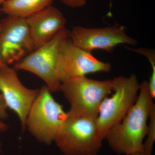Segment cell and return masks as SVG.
<instances>
[{
  "instance_id": "1",
  "label": "cell",
  "mask_w": 155,
  "mask_h": 155,
  "mask_svg": "<svg viewBox=\"0 0 155 155\" xmlns=\"http://www.w3.org/2000/svg\"><path fill=\"white\" fill-rule=\"evenodd\" d=\"M138 93L135 102L124 118L108 130L105 137L112 150L119 154L143 152L148 121L155 104L150 94L148 81L140 84Z\"/></svg>"
},
{
  "instance_id": "2",
  "label": "cell",
  "mask_w": 155,
  "mask_h": 155,
  "mask_svg": "<svg viewBox=\"0 0 155 155\" xmlns=\"http://www.w3.org/2000/svg\"><path fill=\"white\" fill-rule=\"evenodd\" d=\"M61 91L70 104L68 116L96 118L101 103L113 91V81L73 78L62 82Z\"/></svg>"
},
{
  "instance_id": "3",
  "label": "cell",
  "mask_w": 155,
  "mask_h": 155,
  "mask_svg": "<svg viewBox=\"0 0 155 155\" xmlns=\"http://www.w3.org/2000/svg\"><path fill=\"white\" fill-rule=\"evenodd\" d=\"M104 139L96 118L68 116L54 142L65 155H97Z\"/></svg>"
},
{
  "instance_id": "4",
  "label": "cell",
  "mask_w": 155,
  "mask_h": 155,
  "mask_svg": "<svg viewBox=\"0 0 155 155\" xmlns=\"http://www.w3.org/2000/svg\"><path fill=\"white\" fill-rule=\"evenodd\" d=\"M68 116L63 107L57 102L46 85L41 87L31 107L26 127L39 141L49 144L57 134Z\"/></svg>"
},
{
  "instance_id": "5",
  "label": "cell",
  "mask_w": 155,
  "mask_h": 155,
  "mask_svg": "<svg viewBox=\"0 0 155 155\" xmlns=\"http://www.w3.org/2000/svg\"><path fill=\"white\" fill-rule=\"evenodd\" d=\"M111 97H106L101 103L96 118L101 135L105 139L108 130L120 122L135 102L140 88L136 75L119 76L112 79Z\"/></svg>"
},
{
  "instance_id": "6",
  "label": "cell",
  "mask_w": 155,
  "mask_h": 155,
  "mask_svg": "<svg viewBox=\"0 0 155 155\" xmlns=\"http://www.w3.org/2000/svg\"><path fill=\"white\" fill-rule=\"evenodd\" d=\"M69 31L64 28L51 40L15 64L14 69L36 75L44 81L51 92L61 91L62 83L58 75V57L63 42L69 37Z\"/></svg>"
},
{
  "instance_id": "7",
  "label": "cell",
  "mask_w": 155,
  "mask_h": 155,
  "mask_svg": "<svg viewBox=\"0 0 155 155\" xmlns=\"http://www.w3.org/2000/svg\"><path fill=\"white\" fill-rule=\"evenodd\" d=\"M0 22V64H16L34 50L27 21L7 16Z\"/></svg>"
},
{
  "instance_id": "8",
  "label": "cell",
  "mask_w": 155,
  "mask_h": 155,
  "mask_svg": "<svg viewBox=\"0 0 155 155\" xmlns=\"http://www.w3.org/2000/svg\"><path fill=\"white\" fill-rule=\"evenodd\" d=\"M126 28L122 25H115L102 28H86L78 25L69 31V38L78 47L91 52L95 50L113 51L120 45L135 46L136 39L129 36Z\"/></svg>"
},
{
  "instance_id": "9",
  "label": "cell",
  "mask_w": 155,
  "mask_h": 155,
  "mask_svg": "<svg viewBox=\"0 0 155 155\" xmlns=\"http://www.w3.org/2000/svg\"><path fill=\"white\" fill-rule=\"evenodd\" d=\"M58 68V77L62 83L70 78L91 73L110 72L112 65L100 61L91 52L78 47L68 37L61 45Z\"/></svg>"
},
{
  "instance_id": "10",
  "label": "cell",
  "mask_w": 155,
  "mask_h": 155,
  "mask_svg": "<svg viewBox=\"0 0 155 155\" xmlns=\"http://www.w3.org/2000/svg\"><path fill=\"white\" fill-rule=\"evenodd\" d=\"M0 92L7 107L17 114L23 130L26 128L28 112L39 92L24 86L19 80L16 69L0 64Z\"/></svg>"
},
{
  "instance_id": "11",
  "label": "cell",
  "mask_w": 155,
  "mask_h": 155,
  "mask_svg": "<svg viewBox=\"0 0 155 155\" xmlns=\"http://www.w3.org/2000/svg\"><path fill=\"white\" fill-rule=\"evenodd\" d=\"M34 50L49 42L66 27L67 20L60 10L53 6L26 18Z\"/></svg>"
},
{
  "instance_id": "12",
  "label": "cell",
  "mask_w": 155,
  "mask_h": 155,
  "mask_svg": "<svg viewBox=\"0 0 155 155\" xmlns=\"http://www.w3.org/2000/svg\"><path fill=\"white\" fill-rule=\"evenodd\" d=\"M54 0H7L1 11L7 16L26 18L52 5Z\"/></svg>"
},
{
  "instance_id": "13",
  "label": "cell",
  "mask_w": 155,
  "mask_h": 155,
  "mask_svg": "<svg viewBox=\"0 0 155 155\" xmlns=\"http://www.w3.org/2000/svg\"><path fill=\"white\" fill-rule=\"evenodd\" d=\"M147 138L143 142V152L152 153L155 141V106L150 114Z\"/></svg>"
},
{
  "instance_id": "14",
  "label": "cell",
  "mask_w": 155,
  "mask_h": 155,
  "mask_svg": "<svg viewBox=\"0 0 155 155\" xmlns=\"http://www.w3.org/2000/svg\"><path fill=\"white\" fill-rule=\"evenodd\" d=\"M65 5L73 8H81L86 5V0H59Z\"/></svg>"
},
{
  "instance_id": "15",
  "label": "cell",
  "mask_w": 155,
  "mask_h": 155,
  "mask_svg": "<svg viewBox=\"0 0 155 155\" xmlns=\"http://www.w3.org/2000/svg\"><path fill=\"white\" fill-rule=\"evenodd\" d=\"M7 108L2 94L0 92V119H5L8 117Z\"/></svg>"
},
{
  "instance_id": "16",
  "label": "cell",
  "mask_w": 155,
  "mask_h": 155,
  "mask_svg": "<svg viewBox=\"0 0 155 155\" xmlns=\"http://www.w3.org/2000/svg\"><path fill=\"white\" fill-rule=\"evenodd\" d=\"M7 125L2 122L0 121V130L1 131H5L7 129Z\"/></svg>"
},
{
  "instance_id": "17",
  "label": "cell",
  "mask_w": 155,
  "mask_h": 155,
  "mask_svg": "<svg viewBox=\"0 0 155 155\" xmlns=\"http://www.w3.org/2000/svg\"><path fill=\"white\" fill-rule=\"evenodd\" d=\"M127 155H152V153H148L143 152H140L134 153L130 154Z\"/></svg>"
},
{
  "instance_id": "18",
  "label": "cell",
  "mask_w": 155,
  "mask_h": 155,
  "mask_svg": "<svg viewBox=\"0 0 155 155\" xmlns=\"http://www.w3.org/2000/svg\"><path fill=\"white\" fill-rule=\"evenodd\" d=\"M7 1V0H0V5H2L3 3Z\"/></svg>"
},
{
  "instance_id": "19",
  "label": "cell",
  "mask_w": 155,
  "mask_h": 155,
  "mask_svg": "<svg viewBox=\"0 0 155 155\" xmlns=\"http://www.w3.org/2000/svg\"><path fill=\"white\" fill-rule=\"evenodd\" d=\"M1 22H0V30H1Z\"/></svg>"
},
{
  "instance_id": "20",
  "label": "cell",
  "mask_w": 155,
  "mask_h": 155,
  "mask_svg": "<svg viewBox=\"0 0 155 155\" xmlns=\"http://www.w3.org/2000/svg\"><path fill=\"white\" fill-rule=\"evenodd\" d=\"M1 12H2V11H1V9H0V14H1Z\"/></svg>"
}]
</instances>
